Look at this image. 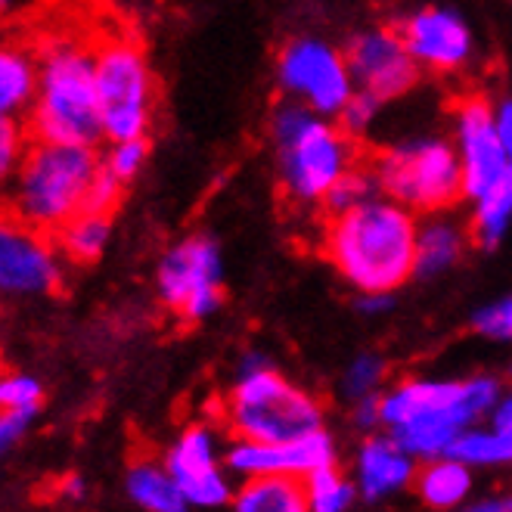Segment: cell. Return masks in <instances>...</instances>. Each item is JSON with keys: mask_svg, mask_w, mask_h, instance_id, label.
<instances>
[{"mask_svg": "<svg viewBox=\"0 0 512 512\" xmlns=\"http://www.w3.org/2000/svg\"><path fill=\"white\" fill-rule=\"evenodd\" d=\"M416 236V212L379 193L329 218L323 255L357 295L398 292L416 277Z\"/></svg>", "mask_w": 512, "mask_h": 512, "instance_id": "obj_1", "label": "cell"}, {"mask_svg": "<svg viewBox=\"0 0 512 512\" xmlns=\"http://www.w3.org/2000/svg\"><path fill=\"white\" fill-rule=\"evenodd\" d=\"M503 395L494 376L472 379H426L410 376L382 388L379 410L382 429L395 435L416 460H435L450 454L454 441L491 416Z\"/></svg>", "mask_w": 512, "mask_h": 512, "instance_id": "obj_2", "label": "cell"}, {"mask_svg": "<svg viewBox=\"0 0 512 512\" xmlns=\"http://www.w3.org/2000/svg\"><path fill=\"white\" fill-rule=\"evenodd\" d=\"M25 128L44 143L97 146L106 140L94 47L66 35L38 53V90Z\"/></svg>", "mask_w": 512, "mask_h": 512, "instance_id": "obj_3", "label": "cell"}, {"mask_svg": "<svg viewBox=\"0 0 512 512\" xmlns=\"http://www.w3.org/2000/svg\"><path fill=\"white\" fill-rule=\"evenodd\" d=\"M270 140L286 196L298 205H320L323 196L357 165L354 137L326 115L286 100L270 115Z\"/></svg>", "mask_w": 512, "mask_h": 512, "instance_id": "obj_4", "label": "cell"}, {"mask_svg": "<svg viewBox=\"0 0 512 512\" xmlns=\"http://www.w3.org/2000/svg\"><path fill=\"white\" fill-rule=\"evenodd\" d=\"M100 165L103 159L97 146L32 140L4 193V208L28 227L53 236L84 208L87 190L94 184Z\"/></svg>", "mask_w": 512, "mask_h": 512, "instance_id": "obj_5", "label": "cell"}, {"mask_svg": "<svg viewBox=\"0 0 512 512\" xmlns=\"http://www.w3.org/2000/svg\"><path fill=\"white\" fill-rule=\"evenodd\" d=\"M323 419V404L274 364L236 370L224 398L227 429L246 441H292L323 429Z\"/></svg>", "mask_w": 512, "mask_h": 512, "instance_id": "obj_6", "label": "cell"}, {"mask_svg": "<svg viewBox=\"0 0 512 512\" xmlns=\"http://www.w3.org/2000/svg\"><path fill=\"white\" fill-rule=\"evenodd\" d=\"M379 193L416 215H438L463 196V162L444 137H416L385 149L373 162Z\"/></svg>", "mask_w": 512, "mask_h": 512, "instance_id": "obj_7", "label": "cell"}, {"mask_svg": "<svg viewBox=\"0 0 512 512\" xmlns=\"http://www.w3.org/2000/svg\"><path fill=\"white\" fill-rule=\"evenodd\" d=\"M94 59L106 140L146 137L153 125L156 81L143 47L125 35H115L94 47Z\"/></svg>", "mask_w": 512, "mask_h": 512, "instance_id": "obj_8", "label": "cell"}, {"mask_svg": "<svg viewBox=\"0 0 512 512\" xmlns=\"http://www.w3.org/2000/svg\"><path fill=\"white\" fill-rule=\"evenodd\" d=\"M156 292L184 323L215 317L224 301V258L215 239L193 233L174 243L156 267Z\"/></svg>", "mask_w": 512, "mask_h": 512, "instance_id": "obj_9", "label": "cell"}, {"mask_svg": "<svg viewBox=\"0 0 512 512\" xmlns=\"http://www.w3.org/2000/svg\"><path fill=\"white\" fill-rule=\"evenodd\" d=\"M277 81L289 100L336 118L354 94V78L345 50H336L320 38H295L280 50Z\"/></svg>", "mask_w": 512, "mask_h": 512, "instance_id": "obj_10", "label": "cell"}, {"mask_svg": "<svg viewBox=\"0 0 512 512\" xmlns=\"http://www.w3.org/2000/svg\"><path fill=\"white\" fill-rule=\"evenodd\" d=\"M63 283L56 243L10 215L0 212V298H44Z\"/></svg>", "mask_w": 512, "mask_h": 512, "instance_id": "obj_11", "label": "cell"}, {"mask_svg": "<svg viewBox=\"0 0 512 512\" xmlns=\"http://www.w3.org/2000/svg\"><path fill=\"white\" fill-rule=\"evenodd\" d=\"M165 466L174 475L180 494L187 497L190 506L199 509H218L224 503H233V485L230 469L221 457L218 432L205 423H193L174 438V444L165 454Z\"/></svg>", "mask_w": 512, "mask_h": 512, "instance_id": "obj_12", "label": "cell"}, {"mask_svg": "<svg viewBox=\"0 0 512 512\" xmlns=\"http://www.w3.org/2000/svg\"><path fill=\"white\" fill-rule=\"evenodd\" d=\"M345 59L354 87L367 90L382 103L410 94L419 81V63L398 28H367L354 35L345 47Z\"/></svg>", "mask_w": 512, "mask_h": 512, "instance_id": "obj_13", "label": "cell"}, {"mask_svg": "<svg viewBox=\"0 0 512 512\" xmlns=\"http://www.w3.org/2000/svg\"><path fill=\"white\" fill-rule=\"evenodd\" d=\"M227 469L239 478L252 475H295L308 478L311 472L339 463L336 441L326 429L308 432L292 441H246L236 438L227 447Z\"/></svg>", "mask_w": 512, "mask_h": 512, "instance_id": "obj_14", "label": "cell"}, {"mask_svg": "<svg viewBox=\"0 0 512 512\" xmlns=\"http://www.w3.org/2000/svg\"><path fill=\"white\" fill-rule=\"evenodd\" d=\"M454 146L463 162L466 199L485 193L512 168L497 137L494 103L488 97H463L454 109Z\"/></svg>", "mask_w": 512, "mask_h": 512, "instance_id": "obj_15", "label": "cell"}, {"mask_svg": "<svg viewBox=\"0 0 512 512\" xmlns=\"http://www.w3.org/2000/svg\"><path fill=\"white\" fill-rule=\"evenodd\" d=\"M398 32L419 69L429 72H460L475 53L472 28L460 13L447 7L416 10L413 16L404 19Z\"/></svg>", "mask_w": 512, "mask_h": 512, "instance_id": "obj_16", "label": "cell"}, {"mask_svg": "<svg viewBox=\"0 0 512 512\" xmlns=\"http://www.w3.org/2000/svg\"><path fill=\"white\" fill-rule=\"evenodd\" d=\"M413 478H416V457L407 454L404 444L391 432L367 435L364 444L357 447L354 485L367 503H379L413 488Z\"/></svg>", "mask_w": 512, "mask_h": 512, "instance_id": "obj_17", "label": "cell"}, {"mask_svg": "<svg viewBox=\"0 0 512 512\" xmlns=\"http://www.w3.org/2000/svg\"><path fill=\"white\" fill-rule=\"evenodd\" d=\"M472 466H466L457 457H435L426 460L423 469H416L413 478V491L419 497V503L429 509H457L472 497Z\"/></svg>", "mask_w": 512, "mask_h": 512, "instance_id": "obj_18", "label": "cell"}, {"mask_svg": "<svg viewBox=\"0 0 512 512\" xmlns=\"http://www.w3.org/2000/svg\"><path fill=\"white\" fill-rule=\"evenodd\" d=\"M466 239L469 233L457 221L429 215L426 224H419L416 236V277L435 280L450 267H457L466 252Z\"/></svg>", "mask_w": 512, "mask_h": 512, "instance_id": "obj_19", "label": "cell"}, {"mask_svg": "<svg viewBox=\"0 0 512 512\" xmlns=\"http://www.w3.org/2000/svg\"><path fill=\"white\" fill-rule=\"evenodd\" d=\"M236 512H305V478L295 475H252L233 494Z\"/></svg>", "mask_w": 512, "mask_h": 512, "instance_id": "obj_20", "label": "cell"}, {"mask_svg": "<svg viewBox=\"0 0 512 512\" xmlns=\"http://www.w3.org/2000/svg\"><path fill=\"white\" fill-rule=\"evenodd\" d=\"M38 90V56L0 44V118H19L32 109Z\"/></svg>", "mask_w": 512, "mask_h": 512, "instance_id": "obj_21", "label": "cell"}, {"mask_svg": "<svg viewBox=\"0 0 512 512\" xmlns=\"http://www.w3.org/2000/svg\"><path fill=\"white\" fill-rule=\"evenodd\" d=\"M125 491L128 500L146 512H184L190 503L180 494L174 475L165 463L156 460H140L125 475Z\"/></svg>", "mask_w": 512, "mask_h": 512, "instance_id": "obj_22", "label": "cell"}, {"mask_svg": "<svg viewBox=\"0 0 512 512\" xmlns=\"http://www.w3.org/2000/svg\"><path fill=\"white\" fill-rule=\"evenodd\" d=\"M472 221H469V239L478 249H497L512 224V168L491 184L481 196L472 199Z\"/></svg>", "mask_w": 512, "mask_h": 512, "instance_id": "obj_23", "label": "cell"}, {"mask_svg": "<svg viewBox=\"0 0 512 512\" xmlns=\"http://www.w3.org/2000/svg\"><path fill=\"white\" fill-rule=\"evenodd\" d=\"M109 236H112V215L78 212L53 233V243L59 255L69 258L72 264H94L103 258Z\"/></svg>", "mask_w": 512, "mask_h": 512, "instance_id": "obj_24", "label": "cell"}, {"mask_svg": "<svg viewBox=\"0 0 512 512\" xmlns=\"http://www.w3.org/2000/svg\"><path fill=\"white\" fill-rule=\"evenodd\" d=\"M450 457L463 460L472 469H494V466H509L512 463V444L491 426L478 429L469 426L450 447Z\"/></svg>", "mask_w": 512, "mask_h": 512, "instance_id": "obj_25", "label": "cell"}, {"mask_svg": "<svg viewBox=\"0 0 512 512\" xmlns=\"http://www.w3.org/2000/svg\"><path fill=\"white\" fill-rule=\"evenodd\" d=\"M305 494L311 512H345L357 500V485L339 469V463H333L305 478Z\"/></svg>", "mask_w": 512, "mask_h": 512, "instance_id": "obj_26", "label": "cell"}, {"mask_svg": "<svg viewBox=\"0 0 512 512\" xmlns=\"http://www.w3.org/2000/svg\"><path fill=\"white\" fill-rule=\"evenodd\" d=\"M385 376H388L385 357H379L373 351L357 354L348 364L345 376H342V395L351 404L364 401V398H376V395H382V388H385Z\"/></svg>", "mask_w": 512, "mask_h": 512, "instance_id": "obj_27", "label": "cell"}, {"mask_svg": "<svg viewBox=\"0 0 512 512\" xmlns=\"http://www.w3.org/2000/svg\"><path fill=\"white\" fill-rule=\"evenodd\" d=\"M373 196H379V184H376V174H373V168H360V165H354L339 184L329 190L326 196H323V212L333 218V215H342V212H348V208H354V205H360V202H367V199H373Z\"/></svg>", "mask_w": 512, "mask_h": 512, "instance_id": "obj_28", "label": "cell"}, {"mask_svg": "<svg viewBox=\"0 0 512 512\" xmlns=\"http://www.w3.org/2000/svg\"><path fill=\"white\" fill-rule=\"evenodd\" d=\"M44 404V385L16 370L0 367V413H38Z\"/></svg>", "mask_w": 512, "mask_h": 512, "instance_id": "obj_29", "label": "cell"}, {"mask_svg": "<svg viewBox=\"0 0 512 512\" xmlns=\"http://www.w3.org/2000/svg\"><path fill=\"white\" fill-rule=\"evenodd\" d=\"M28 143H32V134L19 125V118H0V193H7L10 180L16 177Z\"/></svg>", "mask_w": 512, "mask_h": 512, "instance_id": "obj_30", "label": "cell"}, {"mask_svg": "<svg viewBox=\"0 0 512 512\" xmlns=\"http://www.w3.org/2000/svg\"><path fill=\"white\" fill-rule=\"evenodd\" d=\"M146 159H149V143H146V137H131V140H112V149H109V156L103 159V165L118 180L131 184V180L143 171Z\"/></svg>", "mask_w": 512, "mask_h": 512, "instance_id": "obj_31", "label": "cell"}, {"mask_svg": "<svg viewBox=\"0 0 512 512\" xmlns=\"http://www.w3.org/2000/svg\"><path fill=\"white\" fill-rule=\"evenodd\" d=\"M382 109V100L367 94V90H354L351 100L342 106V112L336 115L339 118V128L351 137H360V134H367L376 122V115Z\"/></svg>", "mask_w": 512, "mask_h": 512, "instance_id": "obj_32", "label": "cell"}, {"mask_svg": "<svg viewBox=\"0 0 512 512\" xmlns=\"http://www.w3.org/2000/svg\"><path fill=\"white\" fill-rule=\"evenodd\" d=\"M472 329L478 336L494 342H512V295L497 298L472 317Z\"/></svg>", "mask_w": 512, "mask_h": 512, "instance_id": "obj_33", "label": "cell"}, {"mask_svg": "<svg viewBox=\"0 0 512 512\" xmlns=\"http://www.w3.org/2000/svg\"><path fill=\"white\" fill-rule=\"evenodd\" d=\"M122 193H125V180H118L106 165H100L94 184L87 190V199H84V208L81 212H100V215H112L118 202H122Z\"/></svg>", "mask_w": 512, "mask_h": 512, "instance_id": "obj_34", "label": "cell"}, {"mask_svg": "<svg viewBox=\"0 0 512 512\" xmlns=\"http://www.w3.org/2000/svg\"><path fill=\"white\" fill-rule=\"evenodd\" d=\"M32 413H0V460L10 454V447L32 426Z\"/></svg>", "mask_w": 512, "mask_h": 512, "instance_id": "obj_35", "label": "cell"}, {"mask_svg": "<svg viewBox=\"0 0 512 512\" xmlns=\"http://www.w3.org/2000/svg\"><path fill=\"white\" fill-rule=\"evenodd\" d=\"M351 423L364 432H376L382 426V410H379V395L376 398H364L351 404Z\"/></svg>", "mask_w": 512, "mask_h": 512, "instance_id": "obj_36", "label": "cell"}, {"mask_svg": "<svg viewBox=\"0 0 512 512\" xmlns=\"http://www.w3.org/2000/svg\"><path fill=\"white\" fill-rule=\"evenodd\" d=\"M494 122H497V137L506 153V162L512 165V100H500L494 106Z\"/></svg>", "mask_w": 512, "mask_h": 512, "instance_id": "obj_37", "label": "cell"}, {"mask_svg": "<svg viewBox=\"0 0 512 512\" xmlns=\"http://www.w3.org/2000/svg\"><path fill=\"white\" fill-rule=\"evenodd\" d=\"M488 423L512 444V391H503L500 401H497V407H494L491 416H488Z\"/></svg>", "mask_w": 512, "mask_h": 512, "instance_id": "obj_38", "label": "cell"}, {"mask_svg": "<svg viewBox=\"0 0 512 512\" xmlns=\"http://www.w3.org/2000/svg\"><path fill=\"white\" fill-rule=\"evenodd\" d=\"M391 295L395 292H360L357 308L364 314H385V311H391V305H395V298Z\"/></svg>", "mask_w": 512, "mask_h": 512, "instance_id": "obj_39", "label": "cell"}, {"mask_svg": "<svg viewBox=\"0 0 512 512\" xmlns=\"http://www.w3.org/2000/svg\"><path fill=\"white\" fill-rule=\"evenodd\" d=\"M63 497L72 500V503H81L87 497V481H84V475H66L63 478Z\"/></svg>", "mask_w": 512, "mask_h": 512, "instance_id": "obj_40", "label": "cell"}, {"mask_svg": "<svg viewBox=\"0 0 512 512\" xmlns=\"http://www.w3.org/2000/svg\"><path fill=\"white\" fill-rule=\"evenodd\" d=\"M475 512H512V494H506V497H500V500L478 503Z\"/></svg>", "mask_w": 512, "mask_h": 512, "instance_id": "obj_41", "label": "cell"}, {"mask_svg": "<svg viewBox=\"0 0 512 512\" xmlns=\"http://www.w3.org/2000/svg\"><path fill=\"white\" fill-rule=\"evenodd\" d=\"M13 4H16V0H0V16H7L13 10Z\"/></svg>", "mask_w": 512, "mask_h": 512, "instance_id": "obj_42", "label": "cell"}]
</instances>
